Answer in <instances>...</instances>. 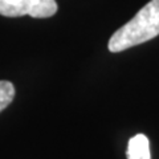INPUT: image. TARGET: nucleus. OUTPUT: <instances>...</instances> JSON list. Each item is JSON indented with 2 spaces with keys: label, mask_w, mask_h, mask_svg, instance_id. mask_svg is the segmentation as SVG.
I'll return each mask as SVG.
<instances>
[{
  "label": "nucleus",
  "mask_w": 159,
  "mask_h": 159,
  "mask_svg": "<svg viewBox=\"0 0 159 159\" xmlns=\"http://www.w3.org/2000/svg\"><path fill=\"white\" fill-rule=\"evenodd\" d=\"M159 34V0L147 3L130 21L113 33L107 48L113 53L139 45Z\"/></svg>",
  "instance_id": "1"
},
{
  "label": "nucleus",
  "mask_w": 159,
  "mask_h": 159,
  "mask_svg": "<svg viewBox=\"0 0 159 159\" xmlns=\"http://www.w3.org/2000/svg\"><path fill=\"white\" fill-rule=\"evenodd\" d=\"M56 12V0H0V15L7 17L28 15L34 19H47Z\"/></svg>",
  "instance_id": "2"
},
{
  "label": "nucleus",
  "mask_w": 159,
  "mask_h": 159,
  "mask_svg": "<svg viewBox=\"0 0 159 159\" xmlns=\"http://www.w3.org/2000/svg\"><path fill=\"white\" fill-rule=\"evenodd\" d=\"M127 159H151L148 139L143 134H137L129 141L127 145Z\"/></svg>",
  "instance_id": "3"
},
{
  "label": "nucleus",
  "mask_w": 159,
  "mask_h": 159,
  "mask_svg": "<svg viewBox=\"0 0 159 159\" xmlns=\"http://www.w3.org/2000/svg\"><path fill=\"white\" fill-rule=\"evenodd\" d=\"M15 97V86L9 81H0V111H3Z\"/></svg>",
  "instance_id": "4"
}]
</instances>
